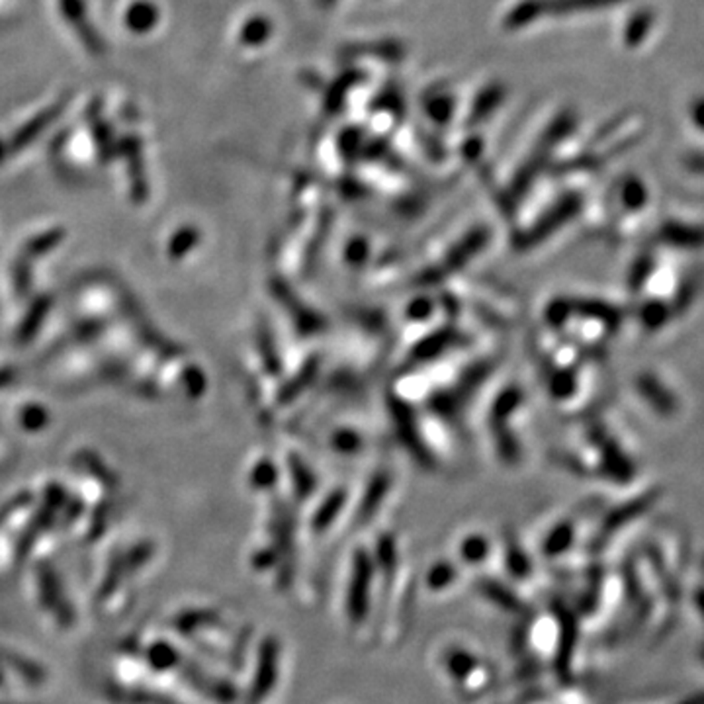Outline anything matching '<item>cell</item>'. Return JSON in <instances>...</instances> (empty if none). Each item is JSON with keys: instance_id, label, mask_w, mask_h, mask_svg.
I'll return each instance as SVG.
<instances>
[{"instance_id": "obj_8", "label": "cell", "mask_w": 704, "mask_h": 704, "mask_svg": "<svg viewBox=\"0 0 704 704\" xmlns=\"http://www.w3.org/2000/svg\"><path fill=\"white\" fill-rule=\"evenodd\" d=\"M693 120L700 130H704V98L697 100V103L693 104Z\"/></svg>"}, {"instance_id": "obj_9", "label": "cell", "mask_w": 704, "mask_h": 704, "mask_svg": "<svg viewBox=\"0 0 704 704\" xmlns=\"http://www.w3.org/2000/svg\"><path fill=\"white\" fill-rule=\"evenodd\" d=\"M687 167L697 172V174H704V155H693L687 159Z\"/></svg>"}, {"instance_id": "obj_1", "label": "cell", "mask_w": 704, "mask_h": 704, "mask_svg": "<svg viewBox=\"0 0 704 704\" xmlns=\"http://www.w3.org/2000/svg\"><path fill=\"white\" fill-rule=\"evenodd\" d=\"M660 237L665 243L679 249H700L704 247V228H695V225L670 221L665 223Z\"/></svg>"}, {"instance_id": "obj_6", "label": "cell", "mask_w": 704, "mask_h": 704, "mask_svg": "<svg viewBox=\"0 0 704 704\" xmlns=\"http://www.w3.org/2000/svg\"><path fill=\"white\" fill-rule=\"evenodd\" d=\"M651 269H653V260H651V257H644L642 260H640V262L636 264L634 274H632V288H640V286H642L644 280L650 276Z\"/></svg>"}, {"instance_id": "obj_5", "label": "cell", "mask_w": 704, "mask_h": 704, "mask_svg": "<svg viewBox=\"0 0 704 704\" xmlns=\"http://www.w3.org/2000/svg\"><path fill=\"white\" fill-rule=\"evenodd\" d=\"M626 204L631 208H642L646 202V191L644 184L640 182H631L626 186V194H624Z\"/></svg>"}, {"instance_id": "obj_7", "label": "cell", "mask_w": 704, "mask_h": 704, "mask_svg": "<svg viewBox=\"0 0 704 704\" xmlns=\"http://www.w3.org/2000/svg\"><path fill=\"white\" fill-rule=\"evenodd\" d=\"M695 286H697L695 280H685V284L681 286V290H679V294H677V301H675L677 311H683L690 304V299H693V296H695Z\"/></svg>"}, {"instance_id": "obj_4", "label": "cell", "mask_w": 704, "mask_h": 704, "mask_svg": "<svg viewBox=\"0 0 704 704\" xmlns=\"http://www.w3.org/2000/svg\"><path fill=\"white\" fill-rule=\"evenodd\" d=\"M174 658H176L174 650H171L169 646H162V644L153 648V651H151V663H153L155 668H159V670L171 668V665L174 663Z\"/></svg>"}, {"instance_id": "obj_3", "label": "cell", "mask_w": 704, "mask_h": 704, "mask_svg": "<svg viewBox=\"0 0 704 704\" xmlns=\"http://www.w3.org/2000/svg\"><path fill=\"white\" fill-rule=\"evenodd\" d=\"M670 308L661 304V301H650L646 308L642 309V321L650 329H658L665 321L670 319Z\"/></svg>"}, {"instance_id": "obj_2", "label": "cell", "mask_w": 704, "mask_h": 704, "mask_svg": "<svg viewBox=\"0 0 704 704\" xmlns=\"http://www.w3.org/2000/svg\"><path fill=\"white\" fill-rule=\"evenodd\" d=\"M640 389H642L644 397L650 401L651 407L656 409L661 415H673L677 411V399L671 396L668 387H663L660 380L653 378V376L646 374L640 378Z\"/></svg>"}]
</instances>
